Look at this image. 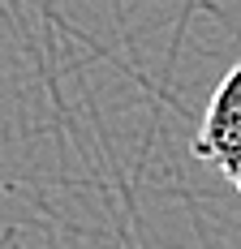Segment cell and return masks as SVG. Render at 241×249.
I'll return each instance as SVG.
<instances>
[{
    "mask_svg": "<svg viewBox=\"0 0 241 249\" xmlns=\"http://www.w3.org/2000/svg\"><path fill=\"white\" fill-rule=\"evenodd\" d=\"M194 155L202 163L220 168L228 180L241 172V65H233L220 77L216 95L202 112V124H198Z\"/></svg>",
    "mask_w": 241,
    "mask_h": 249,
    "instance_id": "obj_1",
    "label": "cell"
},
{
    "mask_svg": "<svg viewBox=\"0 0 241 249\" xmlns=\"http://www.w3.org/2000/svg\"><path fill=\"white\" fill-rule=\"evenodd\" d=\"M233 189H237V194H241V172H237V176H233Z\"/></svg>",
    "mask_w": 241,
    "mask_h": 249,
    "instance_id": "obj_2",
    "label": "cell"
}]
</instances>
